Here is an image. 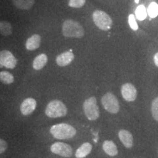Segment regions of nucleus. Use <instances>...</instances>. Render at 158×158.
Returning a JSON list of instances; mask_svg holds the SVG:
<instances>
[{"label": "nucleus", "mask_w": 158, "mask_h": 158, "mask_svg": "<svg viewBox=\"0 0 158 158\" xmlns=\"http://www.w3.org/2000/svg\"><path fill=\"white\" fill-rule=\"evenodd\" d=\"M13 4L17 8L29 10L35 4V0H13Z\"/></svg>", "instance_id": "obj_17"}, {"label": "nucleus", "mask_w": 158, "mask_h": 158, "mask_svg": "<svg viewBox=\"0 0 158 158\" xmlns=\"http://www.w3.org/2000/svg\"><path fill=\"white\" fill-rule=\"evenodd\" d=\"M74 59L73 53L70 51H65L57 56L56 59V64L60 67H64L70 64Z\"/></svg>", "instance_id": "obj_12"}, {"label": "nucleus", "mask_w": 158, "mask_h": 158, "mask_svg": "<svg viewBox=\"0 0 158 158\" xmlns=\"http://www.w3.org/2000/svg\"><path fill=\"white\" fill-rule=\"evenodd\" d=\"M0 80L3 84H10L14 81V77L8 71H1V73H0Z\"/></svg>", "instance_id": "obj_18"}, {"label": "nucleus", "mask_w": 158, "mask_h": 158, "mask_svg": "<svg viewBox=\"0 0 158 158\" xmlns=\"http://www.w3.org/2000/svg\"><path fill=\"white\" fill-rule=\"evenodd\" d=\"M92 19L97 27L103 31H108L111 27L112 19L107 13L102 10H95L92 14Z\"/></svg>", "instance_id": "obj_4"}, {"label": "nucleus", "mask_w": 158, "mask_h": 158, "mask_svg": "<svg viewBox=\"0 0 158 158\" xmlns=\"http://www.w3.org/2000/svg\"><path fill=\"white\" fill-rule=\"evenodd\" d=\"M50 133L56 139L64 140L76 135V130L70 124L61 123L53 125L50 129Z\"/></svg>", "instance_id": "obj_1"}, {"label": "nucleus", "mask_w": 158, "mask_h": 158, "mask_svg": "<svg viewBox=\"0 0 158 158\" xmlns=\"http://www.w3.org/2000/svg\"><path fill=\"white\" fill-rule=\"evenodd\" d=\"M121 93L124 100L127 102L135 101L137 98V89L135 86L130 83H126L122 85Z\"/></svg>", "instance_id": "obj_9"}, {"label": "nucleus", "mask_w": 158, "mask_h": 158, "mask_svg": "<svg viewBox=\"0 0 158 158\" xmlns=\"http://www.w3.org/2000/svg\"><path fill=\"white\" fill-rule=\"evenodd\" d=\"M152 114L154 119L158 122V97L155 98L152 102Z\"/></svg>", "instance_id": "obj_22"}, {"label": "nucleus", "mask_w": 158, "mask_h": 158, "mask_svg": "<svg viewBox=\"0 0 158 158\" xmlns=\"http://www.w3.org/2000/svg\"><path fill=\"white\" fill-rule=\"evenodd\" d=\"M147 13L151 18H155L158 15V5L156 2H152L148 7Z\"/></svg>", "instance_id": "obj_21"}, {"label": "nucleus", "mask_w": 158, "mask_h": 158, "mask_svg": "<svg viewBox=\"0 0 158 158\" xmlns=\"http://www.w3.org/2000/svg\"><path fill=\"white\" fill-rule=\"evenodd\" d=\"M48 62V56L46 54H41L35 57L32 63L33 68L36 70H40L44 68Z\"/></svg>", "instance_id": "obj_16"}, {"label": "nucleus", "mask_w": 158, "mask_h": 158, "mask_svg": "<svg viewBox=\"0 0 158 158\" xmlns=\"http://www.w3.org/2000/svg\"><path fill=\"white\" fill-rule=\"evenodd\" d=\"M101 102L105 109L110 114H117L119 110V103L114 94L107 92L102 96Z\"/></svg>", "instance_id": "obj_6"}, {"label": "nucleus", "mask_w": 158, "mask_h": 158, "mask_svg": "<svg viewBox=\"0 0 158 158\" xmlns=\"http://www.w3.org/2000/svg\"><path fill=\"white\" fill-rule=\"evenodd\" d=\"M103 151L110 157H114L118 154V149L116 144L111 141H105L102 143Z\"/></svg>", "instance_id": "obj_14"}, {"label": "nucleus", "mask_w": 158, "mask_h": 158, "mask_svg": "<svg viewBox=\"0 0 158 158\" xmlns=\"http://www.w3.org/2000/svg\"><path fill=\"white\" fill-rule=\"evenodd\" d=\"M118 138L126 148H131L133 146V137L132 133L127 130H121L118 132Z\"/></svg>", "instance_id": "obj_11"}, {"label": "nucleus", "mask_w": 158, "mask_h": 158, "mask_svg": "<svg viewBox=\"0 0 158 158\" xmlns=\"http://www.w3.org/2000/svg\"><path fill=\"white\" fill-rule=\"evenodd\" d=\"M0 31L4 36H8L12 34V27L10 23L7 21H1L0 23Z\"/></svg>", "instance_id": "obj_19"}, {"label": "nucleus", "mask_w": 158, "mask_h": 158, "mask_svg": "<svg viewBox=\"0 0 158 158\" xmlns=\"http://www.w3.org/2000/svg\"><path fill=\"white\" fill-rule=\"evenodd\" d=\"M51 152L64 157H70L73 155L72 147L63 142H56L51 146Z\"/></svg>", "instance_id": "obj_7"}, {"label": "nucleus", "mask_w": 158, "mask_h": 158, "mask_svg": "<svg viewBox=\"0 0 158 158\" xmlns=\"http://www.w3.org/2000/svg\"><path fill=\"white\" fill-rule=\"evenodd\" d=\"M92 149V146L91 145V143H88V142H86V143H83L82 145L76 150L75 156H76V158H84L91 152Z\"/></svg>", "instance_id": "obj_15"}, {"label": "nucleus", "mask_w": 158, "mask_h": 158, "mask_svg": "<svg viewBox=\"0 0 158 158\" xmlns=\"http://www.w3.org/2000/svg\"><path fill=\"white\" fill-rule=\"evenodd\" d=\"M84 110L86 117L90 121H94L100 116V111L97 100L94 97H90L84 102Z\"/></svg>", "instance_id": "obj_5"}, {"label": "nucleus", "mask_w": 158, "mask_h": 158, "mask_svg": "<svg viewBox=\"0 0 158 158\" xmlns=\"http://www.w3.org/2000/svg\"><path fill=\"white\" fill-rule=\"evenodd\" d=\"M147 10L146 9V7H144V5H139L136 8L135 10V15L137 17V19L140 21H143L147 18Z\"/></svg>", "instance_id": "obj_20"}, {"label": "nucleus", "mask_w": 158, "mask_h": 158, "mask_svg": "<svg viewBox=\"0 0 158 158\" xmlns=\"http://www.w3.org/2000/svg\"><path fill=\"white\" fill-rule=\"evenodd\" d=\"M45 114L50 118L62 117L68 113L66 106L62 101L58 100H54L51 101L47 105L45 108Z\"/></svg>", "instance_id": "obj_3"}, {"label": "nucleus", "mask_w": 158, "mask_h": 158, "mask_svg": "<svg viewBox=\"0 0 158 158\" xmlns=\"http://www.w3.org/2000/svg\"><path fill=\"white\" fill-rule=\"evenodd\" d=\"M154 62H155L156 66L158 67V52L156 53L155 56H154Z\"/></svg>", "instance_id": "obj_26"}, {"label": "nucleus", "mask_w": 158, "mask_h": 158, "mask_svg": "<svg viewBox=\"0 0 158 158\" xmlns=\"http://www.w3.org/2000/svg\"><path fill=\"white\" fill-rule=\"evenodd\" d=\"M0 64L1 67L13 69L17 64V60L10 51L3 50L0 52Z\"/></svg>", "instance_id": "obj_8"}, {"label": "nucleus", "mask_w": 158, "mask_h": 158, "mask_svg": "<svg viewBox=\"0 0 158 158\" xmlns=\"http://www.w3.org/2000/svg\"><path fill=\"white\" fill-rule=\"evenodd\" d=\"M37 107V102L34 98H27L22 102L20 106L21 112L23 115L28 116L35 110Z\"/></svg>", "instance_id": "obj_10"}, {"label": "nucleus", "mask_w": 158, "mask_h": 158, "mask_svg": "<svg viewBox=\"0 0 158 158\" xmlns=\"http://www.w3.org/2000/svg\"><path fill=\"white\" fill-rule=\"evenodd\" d=\"M7 148V143H6L5 140H0V153H4Z\"/></svg>", "instance_id": "obj_25"}, {"label": "nucleus", "mask_w": 158, "mask_h": 158, "mask_svg": "<svg viewBox=\"0 0 158 158\" xmlns=\"http://www.w3.org/2000/svg\"><path fill=\"white\" fill-rule=\"evenodd\" d=\"M128 22H129L130 27L133 30L136 31L138 30V26L136 23V20H135V15L133 14H130L128 17Z\"/></svg>", "instance_id": "obj_24"}, {"label": "nucleus", "mask_w": 158, "mask_h": 158, "mask_svg": "<svg viewBox=\"0 0 158 158\" xmlns=\"http://www.w3.org/2000/svg\"><path fill=\"white\" fill-rule=\"evenodd\" d=\"M41 37L39 35L35 34L29 37L26 42V48L28 51H35L40 45Z\"/></svg>", "instance_id": "obj_13"}, {"label": "nucleus", "mask_w": 158, "mask_h": 158, "mask_svg": "<svg viewBox=\"0 0 158 158\" xmlns=\"http://www.w3.org/2000/svg\"><path fill=\"white\" fill-rule=\"evenodd\" d=\"M62 34L66 37L81 38L84 36V30L78 21L68 19L63 23Z\"/></svg>", "instance_id": "obj_2"}, {"label": "nucleus", "mask_w": 158, "mask_h": 158, "mask_svg": "<svg viewBox=\"0 0 158 158\" xmlns=\"http://www.w3.org/2000/svg\"><path fill=\"white\" fill-rule=\"evenodd\" d=\"M86 3V0H69L68 5L73 8H80Z\"/></svg>", "instance_id": "obj_23"}]
</instances>
